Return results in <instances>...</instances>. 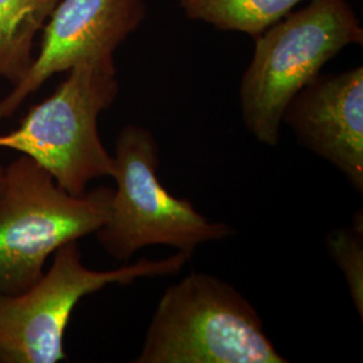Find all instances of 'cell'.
Segmentation results:
<instances>
[{
  "mask_svg": "<svg viewBox=\"0 0 363 363\" xmlns=\"http://www.w3.org/2000/svg\"><path fill=\"white\" fill-rule=\"evenodd\" d=\"M255 40L240 82L241 116L257 142L274 147L286 105L343 49L362 45L363 27L349 0H310Z\"/></svg>",
  "mask_w": 363,
  "mask_h": 363,
  "instance_id": "cell-1",
  "label": "cell"
},
{
  "mask_svg": "<svg viewBox=\"0 0 363 363\" xmlns=\"http://www.w3.org/2000/svg\"><path fill=\"white\" fill-rule=\"evenodd\" d=\"M136 363H286L259 312L232 284L191 272L156 306Z\"/></svg>",
  "mask_w": 363,
  "mask_h": 363,
  "instance_id": "cell-2",
  "label": "cell"
},
{
  "mask_svg": "<svg viewBox=\"0 0 363 363\" xmlns=\"http://www.w3.org/2000/svg\"><path fill=\"white\" fill-rule=\"evenodd\" d=\"M19 125L0 133V148L34 160L69 194L84 195L91 182L113 175V155L101 142L100 115L116 101L115 62H82Z\"/></svg>",
  "mask_w": 363,
  "mask_h": 363,
  "instance_id": "cell-3",
  "label": "cell"
},
{
  "mask_svg": "<svg viewBox=\"0 0 363 363\" xmlns=\"http://www.w3.org/2000/svg\"><path fill=\"white\" fill-rule=\"evenodd\" d=\"M0 196V295H18L34 286L52 255L70 241L96 233L109 216L113 189L84 195L61 189L28 156L4 167Z\"/></svg>",
  "mask_w": 363,
  "mask_h": 363,
  "instance_id": "cell-4",
  "label": "cell"
},
{
  "mask_svg": "<svg viewBox=\"0 0 363 363\" xmlns=\"http://www.w3.org/2000/svg\"><path fill=\"white\" fill-rule=\"evenodd\" d=\"M159 145L143 127L127 125L118 132L113 175L116 190L109 216L96 232L99 244L118 261L142 247L169 245L189 256L208 242L233 235V228L211 222L184 198H177L157 178Z\"/></svg>",
  "mask_w": 363,
  "mask_h": 363,
  "instance_id": "cell-5",
  "label": "cell"
},
{
  "mask_svg": "<svg viewBox=\"0 0 363 363\" xmlns=\"http://www.w3.org/2000/svg\"><path fill=\"white\" fill-rule=\"evenodd\" d=\"M191 256L139 259L117 269L94 271L82 264L78 241L52 255L49 271L18 295H0V363H58L67 359L64 337L79 300L112 284L127 286L144 277L174 276Z\"/></svg>",
  "mask_w": 363,
  "mask_h": 363,
  "instance_id": "cell-6",
  "label": "cell"
},
{
  "mask_svg": "<svg viewBox=\"0 0 363 363\" xmlns=\"http://www.w3.org/2000/svg\"><path fill=\"white\" fill-rule=\"evenodd\" d=\"M145 13V0H60L26 76L0 100V121L52 76L82 62H115V52L142 26Z\"/></svg>",
  "mask_w": 363,
  "mask_h": 363,
  "instance_id": "cell-7",
  "label": "cell"
},
{
  "mask_svg": "<svg viewBox=\"0 0 363 363\" xmlns=\"http://www.w3.org/2000/svg\"><path fill=\"white\" fill-rule=\"evenodd\" d=\"M281 123L298 143L363 193V67L319 73L286 105Z\"/></svg>",
  "mask_w": 363,
  "mask_h": 363,
  "instance_id": "cell-8",
  "label": "cell"
},
{
  "mask_svg": "<svg viewBox=\"0 0 363 363\" xmlns=\"http://www.w3.org/2000/svg\"><path fill=\"white\" fill-rule=\"evenodd\" d=\"M60 0H0V77L16 85L34 61V39Z\"/></svg>",
  "mask_w": 363,
  "mask_h": 363,
  "instance_id": "cell-9",
  "label": "cell"
},
{
  "mask_svg": "<svg viewBox=\"0 0 363 363\" xmlns=\"http://www.w3.org/2000/svg\"><path fill=\"white\" fill-rule=\"evenodd\" d=\"M183 13L218 31L257 38L304 0H175Z\"/></svg>",
  "mask_w": 363,
  "mask_h": 363,
  "instance_id": "cell-10",
  "label": "cell"
},
{
  "mask_svg": "<svg viewBox=\"0 0 363 363\" xmlns=\"http://www.w3.org/2000/svg\"><path fill=\"white\" fill-rule=\"evenodd\" d=\"M362 222L358 228L337 229L327 237L330 253L346 276L355 308L363 316V230Z\"/></svg>",
  "mask_w": 363,
  "mask_h": 363,
  "instance_id": "cell-11",
  "label": "cell"
},
{
  "mask_svg": "<svg viewBox=\"0 0 363 363\" xmlns=\"http://www.w3.org/2000/svg\"><path fill=\"white\" fill-rule=\"evenodd\" d=\"M4 181H6L4 166H1V164H0V196L3 194V190H4Z\"/></svg>",
  "mask_w": 363,
  "mask_h": 363,
  "instance_id": "cell-12",
  "label": "cell"
}]
</instances>
